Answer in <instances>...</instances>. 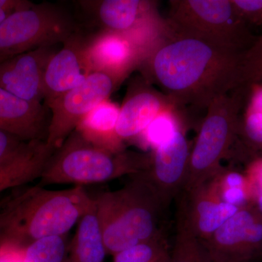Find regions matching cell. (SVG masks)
Instances as JSON below:
<instances>
[{
  "mask_svg": "<svg viewBox=\"0 0 262 262\" xmlns=\"http://www.w3.org/2000/svg\"><path fill=\"white\" fill-rule=\"evenodd\" d=\"M177 199V226L200 241L209 238L241 209L222 201L211 181L191 190L182 191Z\"/></svg>",
  "mask_w": 262,
  "mask_h": 262,
  "instance_id": "10",
  "label": "cell"
},
{
  "mask_svg": "<svg viewBox=\"0 0 262 262\" xmlns=\"http://www.w3.org/2000/svg\"><path fill=\"white\" fill-rule=\"evenodd\" d=\"M55 150L45 140L22 143L13 154L0 163V193L40 179Z\"/></svg>",
  "mask_w": 262,
  "mask_h": 262,
  "instance_id": "18",
  "label": "cell"
},
{
  "mask_svg": "<svg viewBox=\"0 0 262 262\" xmlns=\"http://www.w3.org/2000/svg\"><path fill=\"white\" fill-rule=\"evenodd\" d=\"M87 39L74 33L48 61L44 76V103L83 83L91 72L84 56Z\"/></svg>",
  "mask_w": 262,
  "mask_h": 262,
  "instance_id": "15",
  "label": "cell"
},
{
  "mask_svg": "<svg viewBox=\"0 0 262 262\" xmlns=\"http://www.w3.org/2000/svg\"><path fill=\"white\" fill-rule=\"evenodd\" d=\"M252 206L256 211L262 216V194L258 196L252 203Z\"/></svg>",
  "mask_w": 262,
  "mask_h": 262,
  "instance_id": "32",
  "label": "cell"
},
{
  "mask_svg": "<svg viewBox=\"0 0 262 262\" xmlns=\"http://www.w3.org/2000/svg\"><path fill=\"white\" fill-rule=\"evenodd\" d=\"M67 234L44 237L24 247L25 262H70Z\"/></svg>",
  "mask_w": 262,
  "mask_h": 262,
  "instance_id": "23",
  "label": "cell"
},
{
  "mask_svg": "<svg viewBox=\"0 0 262 262\" xmlns=\"http://www.w3.org/2000/svg\"><path fill=\"white\" fill-rule=\"evenodd\" d=\"M244 173L247 179L253 203L262 194V155L247 162Z\"/></svg>",
  "mask_w": 262,
  "mask_h": 262,
  "instance_id": "28",
  "label": "cell"
},
{
  "mask_svg": "<svg viewBox=\"0 0 262 262\" xmlns=\"http://www.w3.org/2000/svg\"><path fill=\"white\" fill-rule=\"evenodd\" d=\"M56 51L55 46L39 48L0 62V87L29 102L42 103L45 72Z\"/></svg>",
  "mask_w": 262,
  "mask_h": 262,
  "instance_id": "14",
  "label": "cell"
},
{
  "mask_svg": "<svg viewBox=\"0 0 262 262\" xmlns=\"http://www.w3.org/2000/svg\"><path fill=\"white\" fill-rule=\"evenodd\" d=\"M80 5L94 16L101 30L128 34L159 15L156 3L145 0H90Z\"/></svg>",
  "mask_w": 262,
  "mask_h": 262,
  "instance_id": "17",
  "label": "cell"
},
{
  "mask_svg": "<svg viewBox=\"0 0 262 262\" xmlns=\"http://www.w3.org/2000/svg\"><path fill=\"white\" fill-rule=\"evenodd\" d=\"M23 187L0 206V245L26 247L44 237L67 234L94 204L82 186L61 190Z\"/></svg>",
  "mask_w": 262,
  "mask_h": 262,
  "instance_id": "2",
  "label": "cell"
},
{
  "mask_svg": "<svg viewBox=\"0 0 262 262\" xmlns=\"http://www.w3.org/2000/svg\"><path fill=\"white\" fill-rule=\"evenodd\" d=\"M51 117L44 103L29 102L0 87V130L24 141H46Z\"/></svg>",
  "mask_w": 262,
  "mask_h": 262,
  "instance_id": "16",
  "label": "cell"
},
{
  "mask_svg": "<svg viewBox=\"0 0 262 262\" xmlns=\"http://www.w3.org/2000/svg\"><path fill=\"white\" fill-rule=\"evenodd\" d=\"M5 60H6V59H3V58H0V62H2V61H5Z\"/></svg>",
  "mask_w": 262,
  "mask_h": 262,
  "instance_id": "34",
  "label": "cell"
},
{
  "mask_svg": "<svg viewBox=\"0 0 262 262\" xmlns=\"http://www.w3.org/2000/svg\"><path fill=\"white\" fill-rule=\"evenodd\" d=\"M134 79L120 106L117 123V135L124 143L137 140L165 108L179 106L172 98L154 89L142 76Z\"/></svg>",
  "mask_w": 262,
  "mask_h": 262,
  "instance_id": "13",
  "label": "cell"
},
{
  "mask_svg": "<svg viewBox=\"0 0 262 262\" xmlns=\"http://www.w3.org/2000/svg\"><path fill=\"white\" fill-rule=\"evenodd\" d=\"M248 87H239L215 98L207 108L191 148L183 191L206 184L220 170L222 160L232 158L238 135L239 120Z\"/></svg>",
  "mask_w": 262,
  "mask_h": 262,
  "instance_id": "5",
  "label": "cell"
},
{
  "mask_svg": "<svg viewBox=\"0 0 262 262\" xmlns=\"http://www.w3.org/2000/svg\"><path fill=\"white\" fill-rule=\"evenodd\" d=\"M201 242L212 262H262V216L252 205L241 208Z\"/></svg>",
  "mask_w": 262,
  "mask_h": 262,
  "instance_id": "9",
  "label": "cell"
},
{
  "mask_svg": "<svg viewBox=\"0 0 262 262\" xmlns=\"http://www.w3.org/2000/svg\"><path fill=\"white\" fill-rule=\"evenodd\" d=\"M168 251L166 239L162 234L116 253L113 256V262H158Z\"/></svg>",
  "mask_w": 262,
  "mask_h": 262,
  "instance_id": "25",
  "label": "cell"
},
{
  "mask_svg": "<svg viewBox=\"0 0 262 262\" xmlns=\"http://www.w3.org/2000/svg\"><path fill=\"white\" fill-rule=\"evenodd\" d=\"M0 262H25L24 247L11 244L0 245Z\"/></svg>",
  "mask_w": 262,
  "mask_h": 262,
  "instance_id": "30",
  "label": "cell"
},
{
  "mask_svg": "<svg viewBox=\"0 0 262 262\" xmlns=\"http://www.w3.org/2000/svg\"><path fill=\"white\" fill-rule=\"evenodd\" d=\"M158 262H172L171 258H170V251L165 253V254H164L163 256L158 260Z\"/></svg>",
  "mask_w": 262,
  "mask_h": 262,
  "instance_id": "33",
  "label": "cell"
},
{
  "mask_svg": "<svg viewBox=\"0 0 262 262\" xmlns=\"http://www.w3.org/2000/svg\"><path fill=\"white\" fill-rule=\"evenodd\" d=\"M23 142L24 141L16 136L0 130V163L13 154Z\"/></svg>",
  "mask_w": 262,
  "mask_h": 262,
  "instance_id": "29",
  "label": "cell"
},
{
  "mask_svg": "<svg viewBox=\"0 0 262 262\" xmlns=\"http://www.w3.org/2000/svg\"><path fill=\"white\" fill-rule=\"evenodd\" d=\"M26 3L25 0H0V24Z\"/></svg>",
  "mask_w": 262,
  "mask_h": 262,
  "instance_id": "31",
  "label": "cell"
},
{
  "mask_svg": "<svg viewBox=\"0 0 262 262\" xmlns=\"http://www.w3.org/2000/svg\"><path fill=\"white\" fill-rule=\"evenodd\" d=\"M178 106L165 108L158 115L139 136L137 141L141 145L151 151L171 139L172 136L184 128L182 116Z\"/></svg>",
  "mask_w": 262,
  "mask_h": 262,
  "instance_id": "22",
  "label": "cell"
},
{
  "mask_svg": "<svg viewBox=\"0 0 262 262\" xmlns=\"http://www.w3.org/2000/svg\"><path fill=\"white\" fill-rule=\"evenodd\" d=\"M262 155V82L248 86L232 159L245 164Z\"/></svg>",
  "mask_w": 262,
  "mask_h": 262,
  "instance_id": "19",
  "label": "cell"
},
{
  "mask_svg": "<svg viewBox=\"0 0 262 262\" xmlns=\"http://www.w3.org/2000/svg\"><path fill=\"white\" fill-rule=\"evenodd\" d=\"M74 33L75 22L61 7L27 1L0 24V58L63 44Z\"/></svg>",
  "mask_w": 262,
  "mask_h": 262,
  "instance_id": "7",
  "label": "cell"
},
{
  "mask_svg": "<svg viewBox=\"0 0 262 262\" xmlns=\"http://www.w3.org/2000/svg\"><path fill=\"white\" fill-rule=\"evenodd\" d=\"M106 255L94 200V204L77 223V231L70 241V262H104Z\"/></svg>",
  "mask_w": 262,
  "mask_h": 262,
  "instance_id": "21",
  "label": "cell"
},
{
  "mask_svg": "<svg viewBox=\"0 0 262 262\" xmlns=\"http://www.w3.org/2000/svg\"><path fill=\"white\" fill-rule=\"evenodd\" d=\"M243 54L168 29L138 70L181 107L207 110L215 98L241 87Z\"/></svg>",
  "mask_w": 262,
  "mask_h": 262,
  "instance_id": "1",
  "label": "cell"
},
{
  "mask_svg": "<svg viewBox=\"0 0 262 262\" xmlns=\"http://www.w3.org/2000/svg\"><path fill=\"white\" fill-rule=\"evenodd\" d=\"M150 154L127 149L120 152L89 142L74 130L48 160L39 185L98 184L136 175L149 168Z\"/></svg>",
  "mask_w": 262,
  "mask_h": 262,
  "instance_id": "4",
  "label": "cell"
},
{
  "mask_svg": "<svg viewBox=\"0 0 262 262\" xmlns=\"http://www.w3.org/2000/svg\"><path fill=\"white\" fill-rule=\"evenodd\" d=\"M239 71L241 87L262 82V35L244 52Z\"/></svg>",
  "mask_w": 262,
  "mask_h": 262,
  "instance_id": "26",
  "label": "cell"
},
{
  "mask_svg": "<svg viewBox=\"0 0 262 262\" xmlns=\"http://www.w3.org/2000/svg\"><path fill=\"white\" fill-rule=\"evenodd\" d=\"M170 258L172 262H212L201 241L178 226Z\"/></svg>",
  "mask_w": 262,
  "mask_h": 262,
  "instance_id": "24",
  "label": "cell"
},
{
  "mask_svg": "<svg viewBox=\"0 0 262 262\" xmlns=\"http://www.w3.org/2000/svg\"><path fill=\"white\" fill-rule=\"evenodd\" d=\"M123 82L103 72H93L83 83L45 103L51 115L46 139L48 144L58 149L81 120L100 103L110 99Z\"/></svg>",
  "mask_w": 262,
  "mask_h": 262,
  "instance_id": "8",
  "label": "cell"
},
{
  "mask_svg": "<svg viewBox=\"0 0 262 262\" xmlns=\"http://www.w3.org/2000/svg\"><path fill=\"white\" fill-rule=\"evenodd\" d=\"M232 3L248 25L262 26V0H232Z\"/></svg>",
  "mask_w": 262,
  "mask_h": 262,
  "instance_id": "27",
  "label": "cell"
},
{
  "mask_svg": "<svg viewBox=\"0 0 262 262\" xmlns=\"http://www.w3.org/2000/svg\"><path fill=\"white\" fill-rule=\"evenodd\" d=\"M191 147L184 128L150 154L149 168L141 173L168 207L182 193L187 179Z\"/></svg>",
  "mask_w": 262,
  "mask_h": 262,
  "instance_id": "11",
  "label": "cell"
},
{
  "mask_svg": "<svg viewBox=\"0 0 262 262\" xmlns=\"http://www.w3.org/2000/svg\"><path fill=\"white\" fill-rule=\"evenodd\" d=\"M175 34L244 53L256 41L232 0H173L165 19Z\"/></svg>",
  "mask_w": 262,
  "mask_h": 262,
  "instance_id": "6",
  "label": "cell"
},
{
  "mask_svg": "<svg viewBox=\"0 0 262 262\" xmlns=\"http://www.w3.org/2000/svg\"><path fill=\"white\" fill-rule=\"evenodd\" d=\"M84 56L91 73L103 72L125 81L146 55L127 34L101 30L88 39Z\"/></svg>",
  "mask_w": 262,
  "mask_h": 262,
  "instance_id": "12",
  "label": "cell"
},
{
  "mask_svg": "<svg viewBox=\"0 0 262 262\" xmlns=\"http://www.w3.org/2000/svg\"><path fill=\"white\" fill-rule=\"evenodd\" d=\"M120 189L94 198L107 254L114 255L163 234L160 227L164 206L141 173Z\"/></svg>",
  "mask_w": 262,
  "mask_h": 262,
  "instance_id": "3",
  "label": "cell"
},
{
  "mask_svg": "<svg viewBox=\"0 0 262 262\" xmlns=\"http://www.w3.org/2000/svg\"><path fill=\"white\" fill-rule=\"evenodd\" d=\"M120 106L108 99L88 114L75 130L95 145L120 152L125 150V143L116 131Z\"/></svg>",
  "mask_w": 262,
  "mask_h": 262,
  "instance_id": "20",
  "label": "cell"
}]
</instances>
